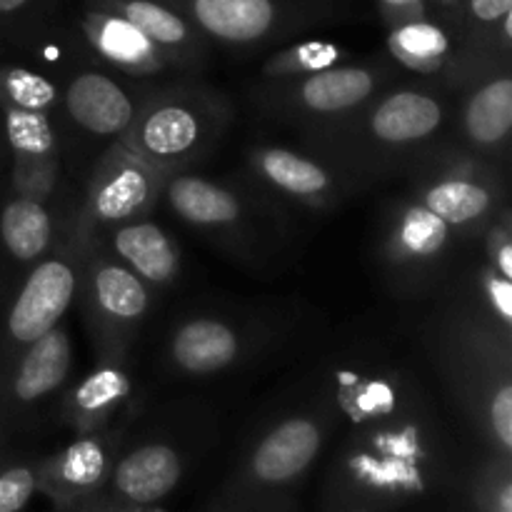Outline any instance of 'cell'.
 <instances>
[{"label":"cell","mask_w":512,"mask_h":512,"mask_svg":"<svg viewBox=\"0 0 512 512\" xmlns=\"http://www.w3.org/2000/svg\"><path fill=\"white\" fill-rule=\"evenodd\" d=\"M223 113L215 100L195 90H170L145 100L120 148L160 173L170 175L213 145Z\"/></svg>","instance_id":"1"},{"label":"cell","mask_w":512,"mask_h":512,"mask_svg":"<svg viewBox=\"0 0 512 512\" xmlns=\"http://www.w3.org/2000/svg\"><path fill=\"white\" fill-rule=\"evenodd\" d=\"M163 180L165 173L140 163L115 143L90 178L80 225L90 233L95 228H115L143 218L158 200Z\"/></svg>","instance_id":"2"},{"label":"cell","mask_w":512,"mask_h":512,"mask_svg":"<svg viewBox=\"0 0 512 512\" xmlns=\"http://www.w3.org/2000/svg\"><path fill=\"white\" fill-rule=\"evenodd\" d=\"M218 43L250 48L280 38L303 15L288 0H165Z\"/></svg>","instance_id":"3"},{"label":"cell","mask_w":512,"mask_h":512,"mask_svg":"<svg viewBox=\"0 0 512 512\" xmlns=\"http://www.w3.org/2000/svg\"><path fill=\"white\" fill-rule=\"evenodd\" d=\"M78 270L65 258L40 260L25 278L18 298L10 305L5 340L23 350L33 340L60 325L78 293Z\"/></svg>","instance_id":"4"},{"label":"cell","mask_w":512,"mask_h":512,"mask_svg":"<svg viewBox=\"0 0 512 512\" xmlns=\"http://www.w3.org/2000/svg\"><path fill=\"white\" fill-rule=\"evenodd\" d=\"M13 153V190L15 195L45 200L58 178V135L50 115L43 110H25L0 103Z\"/></svg>","instance_id":"5"},{"label":"cell","mask_w":512,"mask_h":512,"mask_svg":"<svg viewBox=\"0 0 512 512\" xmlns=\"http://www.w3.org/2000/svg\"><path fill=\"white\" fill-rule=\"evenodd\" d=\"M85 298L100 338L110 345L120 343L145 318L150 305L148 283L108 258H98L85 273Z\"/></svg>","instance_id":"6"},{"label":"cell","mask_w":512,"mask_h":512,"mask_svg":"<svg viewBox=\"0 0 512 512\" xmlns=\"http://www.w3.org/2000/svg\"><path fill=\"white\" fill-rule=\"evenodd\" d=\"M73 368V348L63 325L25 345L15 358L10 378L0 395V418L13 408H28L60 390Z\"/></svg>","instance_id":"7"},{"label":"cell","mask_w":512,"mask_h":512,"mask_svg":"<svg viewBox=\"0 0 512 512\" xmlns=\"http://www.w3.org/2000/svg\"><path fill=\"white\" fill-rule=\"evenodd\" d=\"M60 100L68 118L95 138H123L138 113L128 90L100 70L70 78Z\"/></svg>","instance_id":"8"},{"label":"cell","mask_w":512,"mask_h":512,"mask_svg":"<svg viewBox=\"0 0 512 512\" xmlns=\"http://www.w3.org/2000/svg\"><path fill=\"white\" fill-rule=\"evenodd\" d=\"M80 28H83L90 48L100 58L128 75L143 78V75L163 73L168 65H173V60L160 53L130 20L108 8L93 5V8L85 10Z\"/></svg>","instance_id":"9"},{"label":"cell","mask_w":512,"mask_h":512,"mask_svg":"<svg viewBox=\"0 0 512 512\" xmlns=\"http://www.w3.org/2000/svg\"><path fill=\"white\" fill-rule=\"evenodd\" d=\"M323 430L313 418H288L275 425L258 443L250 458V473L255 480L268 485L290 483L308 470L320 453Z\"/></svg>","instance_id":"10"},{"label":"cell","mask_w":512,"mask_h":512,"mask_svg":"<svg viewBox=\"0 0 512 512\" xmlns=\"http://www.w3.org/2000/svg\"><path fill=\"white\" fill-rule=\"evenodd\" d=\"M378 83L380 73L368 65H330L305 73L288 95L308 115H345L368 103Z\"/></svg>","instance_id":"11"},{"label":"cell","mask_w":512,"mask_h":512,"mask_svg":"<svg viewBox=\"0 0 512 512\" xmlns=\"http://www.w3.org/2000/svg\"><path fill=\"white\" fill-rule=\"evenodd\" d=\"M445 108L428 90H398L380 98L368 113V135L383 145H415L433 138Z\"/></svg>","instance_id":"12"},{"label":"cell","mask_w":512,"mask_h":512,"mask_svg":"<svg viewBox=\"0 0 512 512\" xmlns=\"http://www.w3.org/2000/svg\"><path fill=\"white\" fill-rule=\"evenodd\" d=\"M93 5L123 15L173 63L198 58L205 35L165 0H93Z\"/></svg>","instance_id":"13"},{"label":"cell","mask_w":512,"mask_h":512,"mask_svg":"<svg viewBox=\"0 0 512 512\" xmlns=\"http://www.w3.org/2000/svg\"><path fill=\"white\" fill-rule=\"evenodd\" d=\"M115 260L133 270L143 283L165 285L178 278L180 250L175 240L150 220H128L115 225L110 233Z\"/></svg>","instance_id":"14"},{"label":"cell","mask_w":512,"mask_h":512,"mask_svg":"<svg viewBox=\"0 0 512 512\" xmlns=\"http://www.w3.org/2000/svg\"><path fill=\"white\" fill-rule=\"evenodd\" d=\"M160 195L180 220L200 230H223L243 223L238 195L200 175H165Z\"/></svg>","instance_id":"15"},{"label":"cell","mask_w":512,"mask_h":512,"mask_svg":"<svg viewBox=\"0 0 512 512\" xmlns=\"http://www.w3.org/2000/svg\"><path fill=\"white\" fill-rule=\"evenodd\" d=\"M240 353V338L218 318H193L170 338L168 355L188 375H213L228 368Z\"/></svg>","instance_id":"16"},{"label":"cell","mask_w":512,"mask_h":512,"mask_svg":"<svg viewBox=\"0 0 512 512\" xmlns=\"http://www.w3.org/2000/svg\"><path fill=\"white\" fill-rule=\"evenodd\" d=\"M180 473H183V465H180L178 453L168 445L150 443L120 460L113 485L130 503L150 505L163 500L178 485Z\"/></svg>","instance_id":"17"},{"label":"cell","mask_w":512,"mask_h":512,"mask_svg":"<svg viewBox=\"0 0 512 512\" xmlns=\"http://www.w3.org/2000/svg\"><path fill=\"white\" fill-rule=\"evenodd\" d=\"M260 178L280 193L305 203H323L335 193V178L313 158L288 148H263L255 153Z\"/></svg>","instance_id":"18"},{"label":"cell","mask_w":512,"mask_h":512,"mask_svg":"<svg viewBox=\"0 0 512 512\" xmlns=\"http://www.w3.org/2000/svg\"><path fill=\"white\" fill-rule=\"evenodd\" d=\"M465 138L475 148L493 150L508 140L512 130V80L500 73L480 83L463 108Z\"/></svg>","instance_id":"19"},{"label":"cell","mask_w":512,"mask_h":512,"mask_svg":"<svg viewBox=\"0 0 512 512\" xmlns=\"http://www.w3.org/2000/svg\"><path fill=\"white\" fill-rule=\"evenodd\" d=\"M0 240L10 258L20 263H35L48 253L53 243V220L43 200L30 195H15L0 213Z\"/></svg>","instance_id":"20"},{"label":"cell","mask_w":512,"mask_h":512,"mask_svg":"<svg viewBox=\"0 0 512 512\" xmlns=\"http://www.w3.org/2000/svg\"><path fill=\"white\" fill-rule=\"evenodd\" d=\"M130 393V378L120 365H100L95 373L80 380L68 398V415L78 428L90 430L113 418Z\"/></svg>","instance_id":"21"},{"label":"cell","mask_w":512,"mask_h":512,"mask_svg":"<svg viewBox=\"0 0 512 512\" xmlns=\"http://www.w3.org/2000/svg\"><path fill=\"white\" fill-rule=\"evenodd\" d=\"M390 53L418 73H435L453 58V38L443 25L428 18L405 20L390 30Z\"/></svg>","instance_id":"22"},{"label":"cell","mask_w":512,"mask_h":512,"mask_svg":"<svg viewBox=\"0 0 512 512\" xmlns=\"http://www.w3.org/2000/svg\"><path fill=\"white\" fill-rule=\"evenodd\" d=\"M453 228L443 218L413 203L393 223V255L405 263H430L448 248Z\"/></svg>","instance_id":"23"},{"label":"cell","mask_w":512,"mask_h":512,"mask_svg":"<svg viewBox=\"0 0 512 512\" xmlns=\"http://www.w3.org/2000/svg\"><path fill=\"white\" fill-rule=\"evenodd\" d=\"M495 195L473 178H440L428 185L420 203L443 218L450 228L475 225L490 213Z\"/></svg>","instance_id":"24"},{"label":"cell","mask_w":512,"mask_h":512,"mask_svg":"<svg viewBox=\"0 0 512 512\" xmlns=\"http://www.w3.org/2000/svg\"><path fill=\"white\" fill-rule=\"evenodd\" d=\"M108 455L100 440L83 438L53 460V483L63 490H88L103 480Z\"/></svg>","instance_id":"25"},{"label":"cell","mask_w":512,"mask_h":512,"mask_svg":"<svg viewBox=\"0 0 512 512\" xmlns=\"http://www.w3.org/2000/svg\"><path fill=\"white\" fill-rule=\"evenodd\" d=\"M58 98V90L45 75L23 68H0V103L48 113Z\"/></svg>","instance_id":"26"},{"label":"cell","mask_w":512,"mask_h":512,"mask_svg":"<svg viewBox=\"0 0 512 512\" xmlns=\"http://www.w3.org/2000/svg\"><path fill=\"white\" fill-rule=\"evenodd\" d=\"M340 58L338 48L328 43H303L295 45L293 50L288 53H280L278 58H273L270 63V73L273 75H305V73H315V70L330 68L335 60Z\"/></svg>","instance_id":"27"},{"label":"cell","mask_w":512,"mask_h":512,"mask_svg":"<svg viewBox=\"0 0 512 512\" xmlns=\"http://www.w3.org/2000/svg\"><path fill=\"white\" fill-rule=\"evenodd\" d=\"M38 488V473L28 465H0V512H20Z\"/></svg>","instance_id":"28"},{"label":"cell","mask_w":512,"mask_h":512,"mask_svg":"<svg viewBox=\"0 0 512 512\" xmlns=\"http://www.w3.org/2000/svg\"><path fill=\"white\" fill-rule=\"evenodd\" d=\"M490 425L505 450L512 448V388L503 383L490 403Z\"/></svg>","instance_id":"29"},{"label":"cell","mask_w":512,"mask_h":512,"mask_svg":"<svg viewBox=\"0 0 512 512\" xmlns=\"http://www.w3.org/2000/svg\"><path fill=\"white\" fill-rule=\"evenodd\" d=\"M465 15L475 28H498L512 15V0H465Z\"/></svg>","instance_id":"30"},{"label":"cell","mask_w":512,"mask_h":512,"mask_svg":"<svg viewBox=\"0 0 512 512\" xmlns=\"http://www.w3.org/2000/svg\"><path fill=\"white\" fill-rule=\"evenodd\" d=\"M380 13L393 25L425 18V0H378Z\"/></svg>","instance_id":"31"},{"label":"cell","mask_w":512,"mask_h":512,"mask_svg":"<svg viewBox=\"0 0 512 512\" xmlns=\"http://www.w3.org/2000/svg\"><path fill=\"white\" fill-rule=\"evenodd\" d=\"M490 293H493V303L498 305L500 310V318L505 323H510V315H512V290H510V280L498 275L493 278V285H490Z\"/></svg>","instance_id":"32"},{"label":"cell","mask_w":512,"mask_h":512,"mask_svg":"<svg viewBox=\"0 0 512 512\" xmlns=\"http://www.w3.org/2000/svg\"><path fill=\"white\" fill-rule=\"evenodd\" d=\"M30 5H33V0H0V18H10V15L23 13Z\"/></svg>","instance_id":"33"},{"label":"cell","mask_w":512,"mask_h":512,"mask_svg":"<svg viewBox=\"0 0 512 512\" xmlns=\"http://www.w3.org/2000/svg\"><path fill=\"white\" fill-rule=\"evenodd\" d=\"M503 512H510V510H505V508H503Z\"/></svg>","instance_id":"34"}]
</instances>
